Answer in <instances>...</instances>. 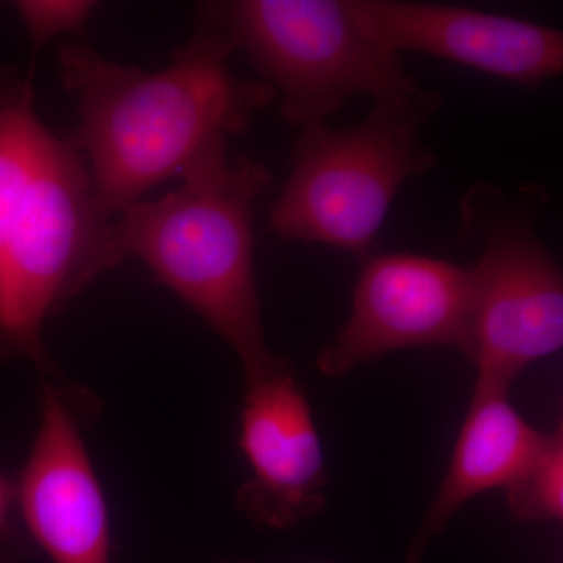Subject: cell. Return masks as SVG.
Segmentation results:
<instances>
[{
  "label": "cell",
  "mask_w": 563,
  "mask_h": 563,
  "mask_svg": "<svg viewBox=\"0 0 563 563\" xmlns=\"http://www.w3.org/2000/svg\"><path fill=\"white\" fill-rule=\"evenodd\" d=\"M233 54L228 38L201 21L154 73L107 60L85 40L62 47V84L79 110L69 136L110 217L163 181L228 155L231 139L276 102L265 81L233 73Z\"/></svg>",
  "instance_id": "1"
},
{
  "label": "cell",
  "mask_w": 563,
  "mask_h": 563,
  "mask_svg": "<svg viewBox=\"0 0 563 563\" xmlns=\"http://www.w3.org/2000/svg\"><path fill=\"white\" fill-rule=\"evenodd\" d=\"M125 258L84 155L40 120L32 80L0 65V363L51 372L44 322Z\"/></svg>",
  "instance_id": "2"
},
{
  "label": "cell",
  "mask_w": 563,
  "mask_h": 563,
  "mask_svg": "<svg viewBox=\"0 0 563 563\" xmlns=\"http://www.w3.org/2000/svg\"><path fill=\"white\" fill-rule=\"evenodd\" d=\"M273 177L263 163L228 155L203 163L179 190L125 207L114 221L128 257L146 263L235 352L246 384L290 368L266 342L255 277V202Z\"/></svg>",
  "instance_id": "3"
},
{
  "label": "cell",
  "mask_w": 563,
  "mask_h": 563,
  "mask_svg": "<svg viewBox=\"0 0 563 563\" xmlns=\"http://www.w3.org/2000/svg\"><path fill=\"white\" fill-rule=\"evenodd\" d=\"M440 107L442 98L422 88L374 103L351 129L306 125L292 143L290 176L269 214L274 233L369 257L396 192L435 166L420 133Z\"/></svg>",
  "instance_id": "4"
},
{
  "label": "cell",
  "mask_w": 563,
  "mask_h": 563,
  "mask_svg": "<svg viewBox=\"0 0 563 563\" xmlns=\"http://www.w3.org/2000/svg\"><path fill=\"white\" fill-rule=\"evenodd\" d=\"M196 21L246 55L290 125L325 122L355 96L376 103L422 90L401 57L363 31L347 0H213L199 3Z\"/></svg>",
  "instance_id": "5"
},
{
  "label": "cell",
  "mask_w": 563,
  "mask_h": 563,
  "mask_svg": "<svg viewBox=\"0 0 563 563\" xmlns=\"http://www.w3.org/2000/svg\"><path fill=\"white\" fill-rule=\"evenodd\" d=\"M547 188L477 181L461 199L462 242L476 243L472 355L476 385L510 390L532 363L563 346V276L537 233Z\"/></svg>",
  "instance_id": "6"
},
{
  "label": "cell",
  "mask_w": 563,
  "mask_h": 563,
  "mask_svg": "<svg viewBox=\"0 0 563 563\" xmlns=\"http://www.w3.org/2000/svg\"><path fill=\"white\" fill-rule=\"evenodd\" d=\"M450 346L472 355V272L443 258L369 255L352 292L350 320L317 357L318 372L344 377L390 352Z\"/></svg>",
  "instance_id": "7"
},
{
  "label": "cell",
  "mask_w": 563,
  "mask_h": 563,
  "mask_svg": "<svg viewBox=\"0 0 563 563\" xmlns=\"http://www.w3.org/2000/svg\"><path fill=\"white\" fill-rule=\"evenodd\" d=\"M91 410L80 388L46 385L38 433L14 484L29 532L54 563H110L109 509L81 433Z\"/></svg>",
  "instance_id": "8"
},
{
  "label": "cell",
  "mask_w": 563,
  "mask_h": 563,
  "mask_svg": "<svg viewBox=\"0 0 563 563\" xmlns=\"http://www.w3.org/2000/svg\"><path fill=\"white\" fill-rule=\"evenodd\" d=\"M347 3L363 31L391 54L421 52L525 88L563 70V33L548 25L439 3Z\"/></svg>",
  "instance_id": "9"
},
{
  "label": "cell",
  "mask_w": 563,
  "mask_h": 563,
  "mask_svg": "<svg viewBox=\"0 0 563 563\" xmlns=\"http://www.w3.org/2000/svg\"><path fill=\"white\" fill-rule=\"evenodd\" d=\"M240 450L251 476L236 493L244 517L273 529L324 510L328 472L320 432L291 368L246 385Z\"/></svg>",
  "instance_id": "10"
},
{
  "label": "cell",
  "mask_w": 563,
  "mask_h": 563,
  "mask_svg": "<svg viewBox=\"0 0 563 563\" xmlns=\"http://www.w3.org/2000/svg\"><path fill=\"white\" fill-rule=\"evenodd\" d=\"M547 439L548 433L533 428L515 409L509 390L474 385L446 474L409 544L407 563H421L433 540L446 531L466 503L514 483Z\"/></svg>",
  "instance_id": "11"
},
{
  "label": "cell",
  "mask_w": 563,
  "mask_h": 563,
  "mask_svg": "<svg viewBox=\"0 0 563 563\" xmlns=\"http://www.w3.org/2000/svg\"><path fill=\"white\" fill-rule=\"evenodd\" d=\"M507 509L518 523H562L563 429L548 432L540 453L504 488Z\"/></svg>",
  "instance_id": "12"
},
{
  "label": "cell",
  "mask_w": 563,
  "mask_h": 563,
  "mask_svg": "<svg viewBox=\"0 0 563 563\" xmlns=\"http://www.w3.org/2000/svg\"><path fill=\"white\" fill-rule=\"evenodd\" d=\"M98 3L90 0H20L14 10L20 14L35 51L66 33H79L95 13Z\"/></svg>",
  "instance_id": "13"
},
{
  "label": "cell",
  "mask_w": 563,
  "mask_h": 563,
  "mask_svg": "<svg viewBox=\"0 0 563 563\" xmlns=\"http://www.w3.org/2000/svg\"><path fill=\"white\" fill-rule=\"evenodd\" d=\"M14 503H16V487L0 473V544L16 542L14 526L11 523Z\"/></svg>",
  "instance_id": "14"
},
{
  "label": "cell",
  "mask_w": 563,
  "mask_h": 563,
  "mask_svg": "<svg viewBox=\"0 0 563 563\" xmlns=\"http://www.w3.org/2000/svg\"><path fill=\"white\" fill-rule=\"evenodd\" d=\"M236 563H246V562H236Z\"/></svg>",
  "instance_id": "15"
}]
</instances>
